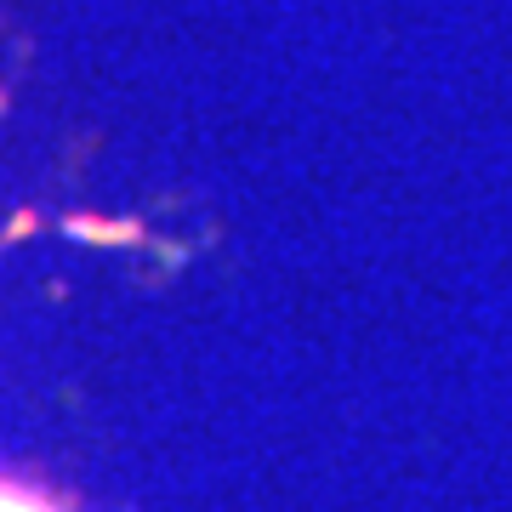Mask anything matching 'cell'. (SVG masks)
Instances as JSON below:
<instances>
[{"label": "cell", "instance_id": "1", "mask_svg": "<svg viewBox=\"0 0 512 512\" xmlns=\"http://www.w3.org/2000/svg\"><path fill=\"white\" fill-rule=\"evenodd\" d=\"M0 512H52L40 495L18 490V484H0Z\"/></svg>", "mask_w": 512, "mask_h": 512}]
</instances>
